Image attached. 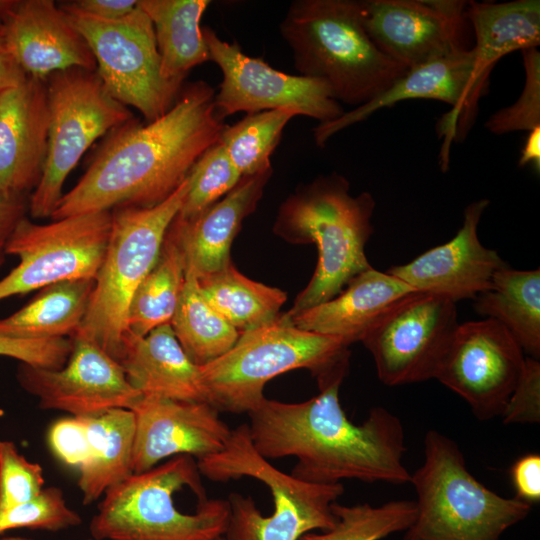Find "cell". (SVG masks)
<instances>
[{"label": "cell", "instance_id": "8fae6325", "mask_svg": "<svg viewBox=\"0 0 540 540\" xmlns=\"http://www.w3.org/2000/svg\"><path fill=\"white\" fill-rule=\"evenodd\" d=\"M59 5L87 41L96 72L117 101L136 108L146 122L158 119L175 104L184 82L163 77L153 24L138 4L118 20L99 19Z\"/></svg>", "mask_w": 540, "mask_h": 540}, {"label": "cell", "instance_id": "d6a6232c", "mask_svg": "<svg viewBox=\"0 0 540 540\" xmlns=\"http://www.w3.org/2000/svg\"><path fill=\"white\" fill-rule=\"evenodd\" d=\"M184 352L198 366L226 353L240 334L205 299L194 273L185 269V281L170 322Z\"/></svg>", "mask_w": 540, "mask_h": 540}, {"label": "cell", "instance_id": "d6986e66", "mask_svg": "<svg viewBox=\"0 0 540 540\" xmlns=\"http://www.w3.org/2000/svg\"><path fill=\"white\" fill-rule=\"evenodd\" d=\"M135 417L132 473H142L168 457L194 458L220 452L231 429L208 402L141 396L130 408Z\"/></svg>", "mask_w": 540, "mask_h": 540}, {"label": "cell", "instance_id": "5bb4252c", "mask_svg": "<svg viewBox=\"0 0 540 540\" xmlns=\"http://www.w3.org/2000/svg\"><path fill=\"white\" fill-rule=\"evenodd\" d=\"M524 352L499 322L458 324L434 379L462 397L482 421L501 416L524 371Z\"/></svg>", "mask_w": 540, "mask_h": 540}, {"label": "cell", "instance_id": "30bf717a", "mask_svg": "<svg viewBox=\"0 0 540 540\" xmlns=\"http://www.w3.org/2000/svg\"><path fill=\"white\" fill-rule=\"evenodd\" d=\"M49 128L41 179L28 204L33 218L52 216L64 182L95 140L134 119L96 71L70 68L46 79Z\"/></svg>", "mask_w": 540, "mask_h": 540}, {"label": "cell", "instance_id": "7402d4cb", "mask_svg": "<svg viewBox=\"0 0 540 540\" xmlns=\"http://www.w3.org/2000/svg\"><path fill=\"white\" fill-rule=\"evenodd\" d=\"M46 81L28 77L0 91V195L25 197L38 185L46 159Z\"/></svg>", "mask_w": 540, "mask_h": 540}, {"label": "cell", "instance_id": "7c38bea8", "mask_svg": "<svg viewBox=\"0 0 540 540\" xmlns=\"http://www.w3.org/2000/svg\"><path fill=\"white\" fill-rule=\"evenodd\" d=\"M112 212L73 215L39 224L23 217L6 254L19 263L0 280V301L75 279H95L110 239Z\"/></svg>", "mask_w": 540, "mask_h": 540}, {"label": "cell", "instance_id": "277c9868", "mask_svg": "<svg viewBox=\"0 0 540 540\" xmlns=\"http://www.w3.org/2000/svg\"><path fill=\"white\" fill-rule=\"evenodd\" d=\"M348 180L336 172L303 184L280 205L276 235L293 244L313 243L315 272L287 316L298 314L338 295L357 274L372 266L365 245L373 233L376 207L369 192L351 195Z\"/></svg>", "mask_w": 540, "mask_h": 540}, {"label": "cell", "instance_id": "8992f818", "mask_svg": "<svg viewBox=\"0 0 540 540\" xmlns=\"http://www.w3.org/2000/svg\"><path fill=\"white\" fill-rule=\"evenodd\" d=\"M348 347L279 315L273 323L240 334L231 349L200 366L207 402L219 412L248 414L266 398L268 381L295 369L309 370L319 388L343 381L349 368Z\"/></svg>", "mask_w": 540, "mask_h": 540}, {"label": "cell", "instance_id": "74e56055", "mask_svg": "<svg viewBox=\"0 0 540 540\" xmlns=\"http://www.w3.org/2000/svg\"><path fill=\"white\" fill-rule=\"evenodd\" d=\"M521 52L525 84L520 97L512 105L493 113L484 124L495 135L529 132L540 126V52L537 48Z\"/></svg>", "mask_w": 540, "mask_h": 540}, {"label": "cell", "instance_id": "4fadbf2b", "mask_svg": "<svg viewBox=\"0 0 540 540\" xmlns=\"http://www.w3.org/2000/svg\"><path fill=\"white\" fill-rule=\"evenodd\" d=\"M203 38L222 73L214 105L219 116L289 109L320 123L339 118L345 111L319 79L278 71L259 58L246 55L236 42L221 39L206 26Z\"/></svg>", "mask_w": 540, "mask_h": 540}, {"label": "cell", "instance_id": "2e32d148", "mask_svg": "<svg viewBox=\"0 0 540 540\" xmlns=\"http://www.w3.org/2000/svg\"><path fill=\"white\" fill-rule=\"evenodd\" d=\"M488 93L477 81L475 54L465 49L452 55L408 69L383 93L361 106L345 111L339 118L318 124L313 129L319 147L339 131L366 120L376 111L410 99L443 101L451 110L438 121V131L444 135L446 147L441 156L442 166L447 167L448 147L452 141H461L473 126L478 101Z\"/></svg>", "mask_w": 540, "mask_h": 540}, {"label": "cell", "instance_id": "cb8c5ba5", "mask_svg": "<svg viewBox=\"0 0 540 540\" xmlns=\"http://www.w3.org/2000/svg\"><path fill=\"white\" fill-rule=\"evenodd\" d=\"M272 169L243 176L223 198L191 219L175 217L170 230L185 257V269L197 279L214 274L231 263L230 249L243 220L262 198Z\"/></svg>", "mask_w": 540, "mask_h": 540}, {"label": "cell", "instance_id": "ee69618b", "mask_svg": "<svg viewBox=\"0 0 540 540\" xmlns=\"http://www.w3.org/2000/svg\"><path fill=\"white\" fill-rule=\"evenodd\" d=\"M76 11L103 19L118 20L126 17L137 7L136 0H77L64 2Z\"/></svg>", "mask_w": 540, "mask_h": 540}, {"label": "cell", "instance_id": "ac0fdd59", "mask_svg": "<svg viewBox=\"0 0 540 540\" xmlns=\"http://www.w3.org/2000/svg\"><path fill=\"white\" fill-rule=\"evenodd\" d=\"M467 4L458 0L359 1L370 39L406 69L468 49L464 44Z\"/></svg>", "mask_w": 540, "mask_h": 540}, {"label": "cell", "instance_id": "484cf974", "mask_svg": "<svg viewBox=\"0 0 540 540\" xmlns=\"http://www.w3.org/2000/svg\"><path fill=\"white\" fill-rule=\"evenodd\" d=\"M466 19L475 33V74L488 90L490 73L503 56L540 44V1L468 2Z\"/></svg>", "mask_w": 540, "mask_h": 540}, {"label": "cell", "instance_id": "4316f807", "mask_svg": "<svg viewBox=\"0 0 540 540\" xmlns=\"http://www.w3.org/2000/svg\"><path fill=\"white\" fill-rule=\"evenodd\" d=\"M89 455L79 468L78 486L89 505L132 474L135 417L130 409H112L83 417Z\"/></svg>", "mask_w": 540, "mask_h": 540}, {"label": "cell", "instance_id": "b9f144b4", "mask_svg": "<svg viewBox=\"0 0 540 540\" xmlns=\"http://www.w3.org/2000/svg\"><path fill=\"white\" fill-rule=\"evenodd\" d=\"M48 443L64 464L80 468L89 455V441L83 417H63L53 422Z\"/></svg>", "mask_w": 540, "mask_h": 540}, {"label": "cell", "instance_id": "83f0119b", "mask_svg": "<svg viewBox=\"0 0 540 540\" xmlns=\"http://www.w3.org/2000/svg\"><path fill=\"white\" fill-rule=\"evenodd\" d=\"M209 0H140L150 18L164 78L184 82L195 66L210 60L200 21Z\"/></svg>", "mask_w": 540, "mask_h": 540}, {"label": "cell", "instance_id": "c3c4849f", "mask_svg": "<svg viewBox=\"0 0 540 540\" xmlns=\"http://www.w3.org/2000/svg\"><path fill=\"white\" fill-rule=\"evenodd\" d=\"M15 0H0V19H2L9 9L13 6Z\"/></svg>", "mask_w": 540, "mask_h": 540}, {"label": "cell", "instance_id": "60d3db41", "mask_svg": "<svg viewBox=\"0 0 540 540\" xmlns=\"http://www.w3.org/2000/svg\"><path fill=\"white\" fill-rule=\"evenodd\" d=\"M504 424L540 422V363L525 358L524 371L501 414Z\"/></svg>", "mask_w": 540, "mask_h": 540}, {"label": "cell", "instance_id": "ba28073f", "mask_svg": "<svg viewBox=\"0 0 540 540\" xmlns=\"http://www.w3.org/2000/svg\"><path fill=\"white\" fill-rule=\"evenodd\" d=\"M410 483L417 494L416 513L402 540H500L532 509L479 482L457 443L436 430L424 437V461Z\"/></svg>", "mask_w": 540, "mask_h": 540}, {"label": "cell", "instance_id": "3957f363", "mask_svg": "<svg viewBox=\"0 0 540 540\" xmlns=\"http://www.w3.org/2000/svg\"><path fill=\"white\" fill-rule=\"evenodd\" d=\"M227 500L208 499L197 461L172 457L104 493L89 524L95 540H209L224 535Z\"/></svg>", "mask_w": 540, "mask_h": 540}, {"label": "cell", "instance_id": "ab89813d", "mask_svg": "<svg viewBox=\"0 0 540 540\" xmlns=\"http://www.w3.org/2000/svg\"><path fill=\"white\" fill-rule=\"evenodd\" d=\"M72 339H22L0 336V356L14 358L34 368H62L71 353Z\"/></svg>", "mask_w": 540, "mask_h": 540}, {"label": "cell", "instance_id": "bcb514c9", "mask_svg": "<svg viewBox=\"0 0 540 540\" xmlns=\"http://www.w3.org/2000/svg\"><path fill=\"white\" fill-rule=\"evenodd\" d=\"M27 75L20 68L7 46L0 19V91L23 83Z\"/></svg>", "mask_w": 540, "mask_h": 540}, {"label": "cell", "instance_id": "681fc988", "mask_svg": "<svg viewBox=\"0 0 540 540\" xmlns=\"http://www.w3.org/2000/svg\"><path fill=\"white\" fill-rule=\"evenodd\" d=\"M0 540H33L19 536H0Z\"/></svg>", "mask_w": 540, "mask_h": 540}, {"label": "cell", "instance_id": "9c48e42d", "mask_svg": "<svg viewBox=\"0 0 540 540\" xmlns=\"http://www.w3.org/2000/svg\"><path fill=\"white\" fill-rule=\"evenodd\" d=\"M189 189V177L163 202L152 207L112 210L110 239L76 334L100 346L118 362L128 331L133 294L155 265L168 228L179 213Z\"/></svg>", "mask_w": 540, "mask_h": 540}, {"label": "cell", "instance_id": "8d00e7d4", "mask_svg": "<svg viewBox=\"0 0 540 540\" xmlns=\"http://www.w3.org/2000/svg\"><path fill=\"white\" fill-rule=\"evenodd\" d=\"M81 522V516L66 504L63 491L49 486L34 498L0 511V536L20 528L60 531L79 526Z\"/></svg>", "mask_w": 540, "mask_h": 540}, {"label": "cell", "instance_id": "7dc6e473", "mask_svg": "<svg viewBox=\"0 0 540 540\" xmlns=\"http://www.w3.org/2000/svg\"><path fill=\"white\" fill-rule=\"evenodd\" d=\"M532 163L540 171V126L528 132L518 161L519 167Z\"/></svg>", "mask_w": 540, "mask_h": 540}, {"label": "cell", "instance_id": "836d02e7", "mask_svg": "<svg viewBox=\"0 0 540 540\" xmlns=\"http://www.w3.org/2000/svg\"><path fill=\"white\" fill-rule=\"evenodd\" d=\"M297 113L289 109H276L247 114L226 125L219 142L243 176H251L272 169L271 155L280 142L287 123Z\"/></svg>", "mask_w": 540, "mask_h": 540}, {"label": "cell", "instance_id": "1f68e13d", "mask_svg": "<svg viewBox=\"0 0 540 540\" xmlns=\"http://www.w3.org/2000/svg\"><path fill=\"white\" fill-rule=\"evenodd\" d=\"M185 257L175 234L168 228L159 257L135 290L127 327L137 336L170 324L185 281Z\"/></svg>", "mask_w": 540, "mask_h": 540}, {"label": "cell", "instance_id": "9a60e30c", "mask_svg": "<svg viewBox=\"0 0 540 540\" xmlns=\"http://www.w3.org/2000/svg\"><path fill=\"white\" fill-rule=\"evenodd\" d=\"M456 304L414 292L363 340L379 380L399 386L434 379L443 352L458 325Z\"/></svg>", "mask_w": 540, "mask_h": 540}, {"label": "cell", "instance_id": "f907efd6", "mask_svg": "<svg viewBox=\"0 0 540 540\" xmlns=\"http://www.w3.org/2000/svg\"><path fill=\"white\" fill-rule=\"evenodd\" d=\"M209 540H227V538L225 537V535H219V536H216V537H213Z\"/></svg>", "mask_w": 540, "mask_h": 540}, {"label": "cell", "instance_id": "6da1fadb", "mask_svg": "<svg viewBox=\"0 0 540 540\" xmlns=\"http://www.w3.org/2000/svg\"><path fill=\"white\" fill-rule=\"evenodd\" d=\"M205 81L185 85L154 121L135 118L109 133L78 183L60 199L52 220L166 200L216 144L225 124Z\"/></svg>", "mask_w": 540, "mask_h": 540}, {"label": "cell", "instance_id": "5b68a950", "mask_svg": "<svg viewBox=\"0 0 540 540\" xmlns=\"http://www.w3.org/2000/svg\"><path fill=\"white\" fill-rule=\"evenodd\" d=\"M279 30L299 75L326 83L339 103L366 104L408 70L370 39L356 0H295Z\"/></svg>", "mask_w": 540, "mask_h": 540}, {"label": "cell", "instance_id": "e575fe53", "mask_svg": "<svg viewBox=\"0 0 540 540\" xmlns=\"http://www.w3.org/2000/svg\"><path fill=\"white\" fill-rule=\"evenodd\" d=\"M332 511L336 517L332 528L309 532L299 540H382L412 524L416 505L412 500H393L380 506L334 502Z\"/></svg>", "mask_w": 540, "mask_h": 540}, {"label": "cell", "instance_id": "603a6c76", "mask_svg": "<svg viewBox=\"0 0 540 540\" xmlns=\"http://www.w3.org/2000/svg\"><path fill=\"white\" fill-rule=\"evenodd\" d=\"M416 291L397 277L373 267L354 276L331 300L282 317L292 325L339 339L361 341L404 299Z\"/></svg>", "mask_w": 540, "mask_h": 540}, {"label": "cell", "instance_id": "f1b7e54d", "mask_svg": "<svg viewBox=\"0 0 540 540\" xmlns=\"http://www.w3.org/2000/svg\"><path fill=\"white\" fill-rule=\"evenodd\" d=\"M475 311L503 325L529 357H540V269L509 266L475 299Z\"/></svg>", "mask_w": 540, "mask_h": 540}, {"label": "cell", "instance_id": "f35d334b", "mask_svg": "<svg viewBox=\"0 0 540 540\" xmlns=\"http://www.w3.org/2000/svg\"><path fill=\"white\" fill-rule=\"evenodd\" d=\"M44 484L42 467L26 459L14 442L0 440V511L34 498Z\"/></svg>", "mask_w": 540, "mask_h": 540}, {"label": "cell", "instance_id": "e0dca14e", "mask_svg": "<svg viewBox=\"0 0 540 540\" xmlns=\"http://www.w3.org/2000/svg\"><path fill=\"white\" fill-rule=\"evenodd\" d=\"M66 364L57 370L20 363V386L38 398L44 410L74 417H93L112 409H130L141 397L128 382L121 364L94 341L75 334Z\"/></svg>", "mask_w": 540, "mask_h": 540}, {"label": "cell", "instance_id": "52a82bcc", "mask_svg": "<svg viewBox=\"0 0 540 540\" xmlns=\"http://www.w3.org/2000/svg\"><path fill=\"white\" fill-rule=\"evenodd\" d=\"M197 466L211 481L251 477L271 492L274 508L269 516L261 513L250 496L229 494L227 540H299L309 532L326 531L336 522L332 504L344 493L343 484L310 483L277 469L254 448L248 424L233 429L225 447L198 459Z\"/></svg>", "mask_w": 540, "mask_h": 540}, {"label": "cell", "instance_id": "44dd1931", "mask_svg": "<svg viewBox=\"0 0 540 540\" xmlns=\"http://www.w3.org/2000/svg\"><path fill=\"white\" fill-rule=\"evenodd\" d=\"M7 46L28 77L45 80L70 68L96 71L93 53L52 0H15L1 19Z\"/></svg>", "mask_w": 540, "mask_h": 540}, {"label": "cell", "instance_id": "f546056e", "mask_svg": "<svg viewBox=\"0 0 540 540\" xmlns=\"http://www.w3.org/2000/svg\"><path fill=\"white\" fill-rule=\"evenodd\" d=\"M95 279L47 286L28 304L0 319V336L22 339L73 337L85 317Z\"/></svg>", "mask_w": 540, "mask_h": 540}, {"label": "cell", "instance_id": "4dcf8cb0", "mask_svg": "<svg viewBox=\"0 0 540 540\" xmlns=\"http://www.w3.org/2000/svg\"><path fill=\"white\" fill-rule=\"evenodd\" d=\"M198 283L205 299L239 334L276 321L287 299L284 291L249 279L232 262Z\"/></svg>", "mask_w": 540, "mask_h": 540}, {"label": "cell", "instance_id": "d4e9b609", "mask_svg": "<svg viewBox=\"0 0 540 540\" xmlns=\"http://www.w3.org/2000/svg\"><path fill=\"white\" fill-rule=\"evenodd\" d=\"M119 363L141 396L207 402L200 366L184 352L170 324L145 336L127 331Z\"/></svg>", "mask_w": 540, "mask_h": 540}, {"label": "cell", "instance_id": "ffe728a7", "mask_svg": "<svg viewBox=\"0 0 540 540\" xmlns=\"http://www.w3.org/2000/svg\"><path fill=\"white\" fill-rule=\"evenodd\" d=\"M488 199L470 203L463 223L448 242L435 246L412 261L390 267L386 272L418 292L444 297L456 304L476 299L491 287L494 275L508 264L498 252L482 245L478 225Z\"/></svg>", "mask_w": 540, "mask_h": 540}, {"label": "cell", "instance_id": "f6af8a7d", "mask_svg": "<svg viewBox=\"0 0 540 540\" xmlns=\"http://www.w3.org/2000/svg\"><path fill=\"white\" fill-rule=\"evenodd\" d=\"M27 210L25 197L0 195V266L5 262L8 239Z\"/></svg>", "mask_w": 540, "mask_h": 540}, {"label": "cell", "instance_id": "7bdbcfd3", "mask_svg": "<svg viewBox=\"0 0 540 540\" xmlns=\"http://www.w3.org/2000/svg\"><path fill=\"white\" fill-rule=\"evenodd\" d=\"M516 499L530 505L540 501V456L529 453L518 458L510 469Z\"/></svg>", "mask_w": 540, "mask_h": 540}, {"label": "cell", "instance_id": "d590c367", "mask_svg": "<svg viewBox=\"0 0 540 540\" xmlns=\"http://www.w3.org/2000/svg\"><path fill=\"white\" fill-rule=\"evenodd\" d=\"M189 189L177 217L191 219L229 193L242 175L218 141L197 160L189 174Z\"/></svg>", "mask_w": 540, "mask_h": 540}, {"label": "cell", "instance_id": "7a4b0ae2", "mask_svg": "<svg viewBox=\"0 0 540 540\" xmlns=\"http://www.w3.org/2000/svg\"><path fill=\"white\" fill-rule=\"evenodd\" d=\"M341 383L327 384L300 403L265 398L248 413L256 451L267 460L296 457L290 474L310 483L410 482L400 419L384 407H374L363 423H353L339 401Z\"/></svg>", "mask_w": 540, "mask_h": 540}]
</instances>
